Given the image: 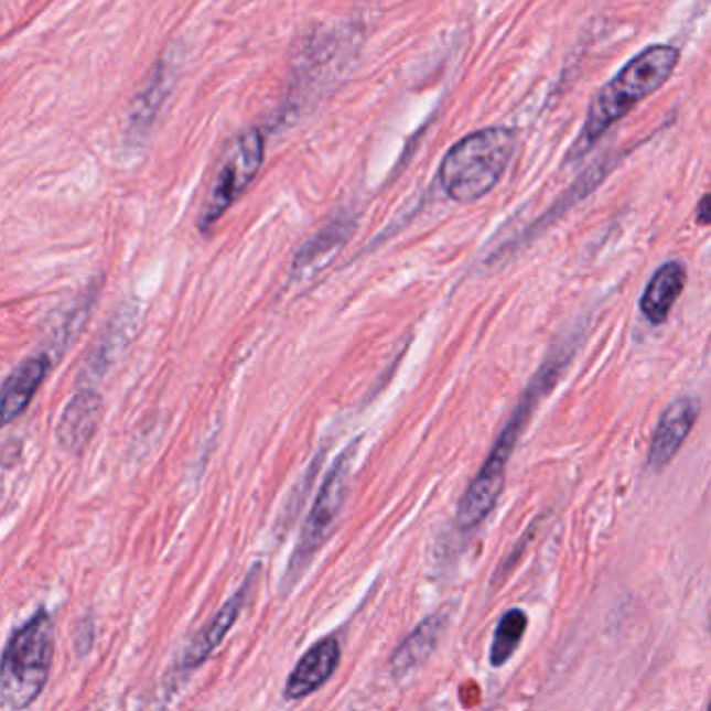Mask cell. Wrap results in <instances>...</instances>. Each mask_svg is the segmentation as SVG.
Here are the masks:
<instances>
[{
  "mask_svg": "<svg viewBox=\"0 0 711 711\" xmlns=\"http://www.w3.org/2000/svg\"><path fill=\"white\" fill-rule=\"evenodd\" d=\"M678 61V49L668 44L649 46L631 58L591 103L589 116L574 144V154L586 153L589 147H593L622 117L628 116L638 103L657 93L672 76Z\"/></svg>",
  "mask_w": 711,
  "mask_h": 711,
  "instance_id": "cell-1",
  "label": "cell"
},
{
  "mask_svg": "<svg viewBox=\"0 0 711 711\" xmlns=\"http://www.w3.org/2000/svg\"><path fill=\"white\" fill-rule=\"evenodd\" d=\"M516 147L518 136L509 128H486L465 136L442 159V191L457 203L478 201L499 184Z\"/></svg>",
  "mask_w": 711,
  "mask_h": 711,
  "instance_id": "cell-2",
  "label": "cell"
},
{
  "mask_svg": "<svg viewBox=\"0 0 711 711\" xmlns=\"http://www.w3.org/2000/svg\"><path fill=\"white\" fill-rule=\"evenodd\" d=\"M559 364L545 366L528 385L526 395L521 397L518 407L514 409L507 425L503 428L499 439L495 442L493 451L488 453L486 462L482 463L481 472L470 482L467 491L463 493L460 507H457V526L460 530H474L478 528L488 514L495 509L499 500L503 486H505V470L507 462L516 449L519 434L524 432L526 423L530 420L540 397L553 386L558 378Z\"/></svg>",
  "mask_w": 711,
  "mask_h": 711,
  "instance_id": "cell-3",
  "label": "cell"
},
{
  "mask_svg": "<svg viewBox=\"0 0 711 711\" xmlns=\"http://www.w3.org/2000/svg\"><path fill=\"white\" fill-rule=\"evenodd\" d=\"M55 657V624L46 610H39L15 635L2 655L0 694L2 705L21 711L44 691Z\"/></svg>",
  "mask_w": 711,
  "mask_h": 711,
  "instance_id": "cell-4",
  "label": "cell"
},
{
  "mask_svg": "<svg viewBox=\"0 0 711 711\" xmlns=\"http://www.w3.org/2000/svg\"><path fill=\"white\" fill-rule=\"evenodd\" d=\"M266 157V138L259 130H245L238 136L219 163V172L205 196V205L198 213V230L209 231L219 217L230 209L231 203L245 193V188L261 170Z\"/></svg>",
  "mask_w": 711,
  "mask_h": 711,
  "instance_id": "cell-5",
  "label": "cell"
},
{
  "mask_svg": "<svg viewBox=\"0 0 711 711\" xmlns=\"http://www.w3.org/2000/svg\"><path fill=\"white\" fill-rule=\"evenodd\" d=\"M355 446L346 449L345 453L336 460L334 467L330 470L326 481L322 484L317 499L313 503V509L309 511L305 526L301 530V537L297 542V549L290 559L289 572L287 577L297 578L308 565L313 556L324 547L332 526L338 518L343 503L346 497V476H348V465H351V457H353Z\"/></svg>",
  "mask_w": 711,
  "mask_h": 711,
  "instance_id": "cell-6",
  "label": "cell"
},
{
  "mask_svg": "<svg viewBox=\"0 0 711 711\" xmlns=\"http://www.w3.org/2000/svg\"><path fill=\"white\" fill-rule=\"evenodd\" d=\"M259 572H261V565H255L247 580L243 582V586L222 605V610L213 615L212 620L205 624V628L196 633L193 640L188 643L186 651L182 655V670H186V672L196 670L222 645V640L230 633L231 626L236 624V620L243 614Z\"/></svg>",
  "mask_w": 711,
  "mask_h": 711,
  "instance_id": "cell-7",
  "label": "cell"
},
{
  "mask_svg": "<svg viewBox=\"0 0 711 711\" xmlns=\"http://www.w3.org/2000/svg\"><path fill=\"white\" fill-rule=\"evenodd\" d=\"M699 413L701 405L697 397H680L668 405V409L661 413L657 422L649 449L647 465L651 472H661L672 463L685 441L689 439L694 423L699 420Z\"/></svg>",
  "mask_w": 711,
  "mask_h": 711,
  "instance_id": "cell-8",
  "label": "cell"
},
{
  "mask_svg": "<svg viewBox=\"0 0 711 711\" xmlns=\"http://www.w3.org/2000/svg\"><path fill=\"white\" fill-rule=\"evenodd\" d=\"M341 655H343L341 643L332 636L315 643L290 672L284 687V697L289 701H299L320 691L336 672L341 664Z\"/></svg>",
  "mask_w": 711,
  "mask_h": 711,
  "instance_id": "cell-9",
  "label": "cell"
},
{
  "mask_svg": "<svg viewBox=\"0 0 711 711\" xmlns=\"http://www.w3.org/2000/svg\"><path fill=\"white\" fill-rule=\"evenodd\" d=\"M103 401L95 388H79L63 409L57 425V441L63 451L82 453L93 441L100 420Z\"/></svg>",
  "mask_w": 711,
  "mask_h": 711,
  "instance_id": "cell-10",
  "label": "cell"
},
{
  "mask_svg": "<svg viewBox=\"0 0 711 711\" xmlns=\"http://www.w3.org/2000/svg\"><path fill=\"white\" fill-rule=\"evenodd\" d=\"M51 367L46 353L32 355L11 371V376L2 385V422L11 423L20 418L25 407L32 401L40 383L44 380Z\"/></svg>",
  "mask_w": 711,
  "mask_h": 711,
  "instance_id": "cell-11",
  "label": "cell"
},
{
  "mask_svg": "<svg viewBox=\"0 0 711 711\" xmlns=\"http://www.w3.org/2000/svg\"><path fill=\"white\" fill-rule=\"evenodd\" d=\"M687 284V270L682 263L670 261L655 271L651 282L640 299V309L651 324H664Z\"/></svg>",
  "mask_w": 711,
  "mask_h": 711,
  "instance_id": "cell-12",
  "label": "cell"
},
{
  "mask_svg": "<svg viewBox=\"0 0 711 711\" xmlns=\"http://www.w3.org/2000/svg\"><path fill=\"white\" fill-rule=\"evenodd\" d=\"M444 615L434 614L425 617L422 624L405 638L403 643L397 647V651L390 657V672L392 676H405L409 670H413L428 655L432 654L439 645L442 631H444Z\"/></svg>",
  "mask_w": 711,
  "mask_h": 711,
  "instance_id": "cell-13",
  "label": "cell"
},
{
  "mask_svg": "<svg viewBox=\"0 0 711 711\" xmlns=\"http://www.w3.org/2000/svg\"><path fill=\"white\" fill-rule=\"evenodd\" d=\"M351 230H353L351 219L330 222L326 228H322L313 238H309L308 243L299 249L297 257H294V263H292V270H311V266L315 261L330 257L332 252H336V249H341Z\"/></svg>",
  "mask_w": 711,
  "mask_h": 711,
  "instance_id": "cell-14",
  "label": "cell"
},
{
  "mask_svg": "<svg viewBox=\"0 0 711 711\" xmlns=\"http://www.w3.org/2000/svg\"><path fill=\"white\" fill-rule=\"evenodd\" d=\"M526 626H528V617L521 610H509L500 617L491 645V664L495 668L505 666L511 659V655L516 654L521 636L526 633Z\"/></svg>",
  "mask_w": 711,
  "mask_h": 711,
  "instance_id": "cell-15",
  "label": "cell"
},
{
  "mask_svg": "<svg viewBox=\"0 0 711 711\" xmlns=\"http://www.w3.org/2000/svg\"><path fill=\"white\" fill-rule=\"evenodd\" d=\"M697 222L703 224V226H710L711 224V193L701 196L699 205H697Z\"/></svg>",
  "mask_w": 711,
  "mask_h": 711,
  "instance_id": "cell-16",
  "label": "cell"
},
{
  "mask_svg": "<svg viewBox=\"0 0 711 711\" xmlns=\"http://www.w3.org/2000/svg\"><path fill=\"white\" fill-rule=\"evenodd\" d=\"M708 711H711V701H710V705H708Z\"/></svg>",
  "mask_w": 711,
  "mask_h": 711,
  "instance_id": "cell-17",
  "label": "cell"
},
{
  "mask_svg": "<svg viewBox=\"0 0 711 711\" xmlns=\"http://www.w3.org/2000/svg\"><path fill=\"white\" fill-rule=\"evenodd\" d=\"M710 628H711V626H710Z\"/></svg>",
  "mask_w": 711,
  "mask_h": 711,
  "instance_id": "cell-18",
  "label": "cell"
}]
</instances>
